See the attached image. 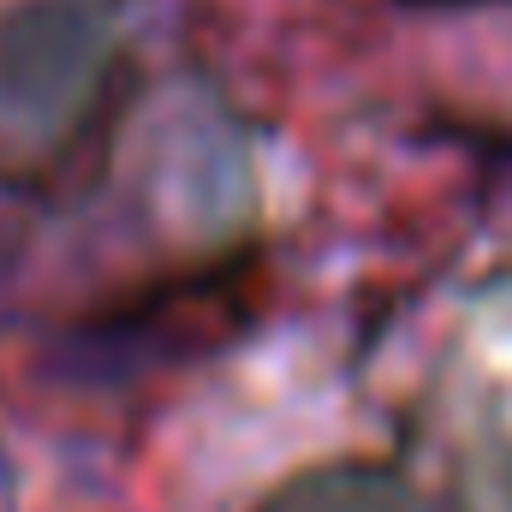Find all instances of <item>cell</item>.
I'll use <instances>...</instances> for the list:
<instances>
[{
    "label": "cell",
    "mask_w": 512,
    "mask_h": 512,
    "mask_svg": "<svg viewBox=\"0 0 512 512\" xmlns=\"http://www.w3.org/2000/svg\"><path fill=\"white\" fill-rule=\"evenodd\" d=\"M114 54L108 0H18L0 12V131L48 149L78 126Z\"/></svg>",
    "instance_id": "cell-1"
},
{
    "label": "cell",
    "mask_w": 512,
    "mask_h": 512,
    "mask_svg": "<svg viewBox=\"0 0 512 512\" xmlns=\"http://www.w3.org/2000/svg\"><path fill=\"white\" fill-rule=\"evenodd\" d=\"M262 512H435V507L387 465L334 459V465H310V471L286 477L262 501Z\"/></svg>",
    "instance_id": "cell-2"
},
{
    "label": "cell",
    "mask_w": 512,
    "mask_h": 512,
    "mask_svg": "<svg viewBox=\"0 0 512 512\" xmlns=\"http://www.w3.org/2000/svg\"><path fill=\"white\" fill-rule=\"evenodd\" d=\"M465 512H512V441L489 435L465 465Z\"/></svg>",
    "instance_id": "cell-3"
},
{
    "label": "cell",
    "mask_w": 512,
    "mask_h": 512,
    "mask_svg": "<svg viewBox=\"0 0 512 512\" xmlns=\"http://www.w3.org/2000/svg\"><path fill=\"white\" fill-rule=\"evenodd\" d=\"M495 304H501V316H512V280L507 286H495Z\"/></svg>",
    "instance_id": "cell-4"
}]
</instances>
